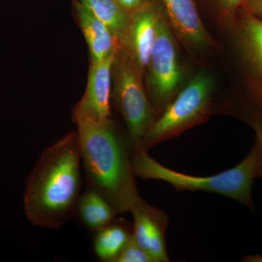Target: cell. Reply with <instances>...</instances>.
Here are the masks:
<instances>
[{
    "label": "cell",
    "mask_w": 262,
    "mask_h": 262,
    "mask_svg": "<svg viewBox=\"0 0 262 262\" xmlns=\"http://www.w3.org/2000/svg\"><path fill=\"white\" fill-rule=\"evenodd\" d=\"M82 167L77 131L43 150L24 193V211L32 225L59 229L75 216L82 193Z\"/></svg>",
    "instance_id": "cell-1"
},
{
    "label": "cell",
    "mask_w": 262,
    "mask_h": 262,
    "mask_svg": "<svg viewBox=\"0 0 262 262\" xmlns=\"http://www.w3.org/2000/svg\"><path fill=\"white\" fill-rule=\"evenodd\" d=\"M87 186L94 188L118 213L130 212L140 199L131 157L113 120L73 117Z\"/></svg>",
    "instance_id": "cell-2"
},
{
    "label": "cell",
    "mask_w": 262,
    "mask_h": 262,
    "mask_svg": "<svg viewBox=\"0 0 262 262\" xmlns=\"http://www.w3.org/2000/svg\"><path fill=\"white\" fill-rule=\"evenodd\" d=\"M132 168L136 177L161 180L178 190L204 191L227 196L253 209L252 186L261 177L262 160L257 142L247 156L234 168L211 177L179 173L151 158L144 148L133 149Z\"/></svg>",
    "instance_id": "cell-3"
},
{
    "label": "cell",
    "mask_w": 262,
    "mask_h": 262,
    "mask_svg": "<svg viewBox=\"0 0 262 262\" xmlns=\"http://www.w3.org/2000/svg\"><path fill=\"white\" fill-rule=\"evenodd\" d=\"M115 98L126 122L133 149L143 148L152 125L153 110L141 81V74L126 53L120 48L113 65Z\"/></svg>",
    "instance_id": "cell-4"
},
{
    "label": "cell",
    "mask_w": 262,
    "mask_h": 262,
    "mask_svg": "<svg viewBox=\"0 0 262 262\" xmlns=\"http://www.w3.org/2000/svg\"><path fill=\"white\" fill-rule=\"evenodd\" d=\"M211 89L209 75L204 73L196 75L161 117L153 122L144 138L143 148L147 150L198 121L206 113Z\"/></svg>",
    "instance_id": "cell-5"
},
{
    "label": "cell",
    "mask_w": 262,
    "mask_h": 262,
    "mask_svg": "<svg viewBox=\"0 0 262 262\" xmlns=\"http://www.w3.org/2000/svg\"><path fill=\"white\" fill-rule=\"evenodd\" d=\"M147 68L155 101L163 104L172 97L182 79L173 35L163 15L158 21Z\"/></svg>",
    "instance_id": "cell-6"
},
{
    "label": "cell",
    "mask_w": 262,
    "mask_h": 262,
    "mask_svg": "<svg viewBox=\"0 0 262 262\" xmlns=\"http://www.w3.org/2000/svg\"><path fill=\"white\" fill-rule=\"evenodd\" d=\"M162 12L158 3L147 0L130 13L126 30L120 41V48L130 57L141 74L149 64Z\"/></svg>",
    "instance_id": "cell-7"
},
{
    "label": "cell",
    "mask_w": 262,
    "mask_h": 262,
    "mask_svg": "<svg viewBox=\"0 0 262 262\" xmlns=\"http://www.w3.org/2000/svg\"><path fill=\"white\" fill-rule=\"evenodd\" d=\"M117 53L98 63H91L85 91L74 108L73 117H88L98 122L112 120V77Z\"/></svg>",
    "instance_id": "cell-8"
},
{
    "label": "cell",
    "mask_w": 262,
    "mask_h": 262,
    "mask_svg": "<svg viewBox=\"0 0 262 262\" xmlns=\"http://www.w3.org/2000/svg\"><path fill=\"white\" fill-rule=\"evenodd\" d=\"M134 223L133 235L155 262L168 261L164 239L163 214L141 198L131 210Z\"/></svg>",
    "instance_id": "cell-9"
},
{
    "label": "cell",
    "mask_w": 262,
    "mask_h": 262,
    "mask_svg": "<svg viewBox=\"0 0 262 262\" xmlns=\"http://www.w3.org/2000/svg\"><path fill=\"white\" fill-rule=\"evenodd\" d=\"M74 9L89 46L91 63H98L117 53L120 42L113 31L80 3L74 1Z\"/></svg>",
    "instance_id": "cell-10"
},
{
    "label": "cell",
    "mask_w": 262,
    "mask_h": 262,
    "mask_svg": "<svg viewBox=\"0 0 262 262\" xmlns=\"http://www.w3.org/2000/svg\"><path fill=\"white\" fill-rule=\"evenodd\" d=\"M170 21L180 35L193 46H203L206 32L194 0H161Z\"/></svg>",
    "instance_id": "cell-11"
},
{
    "label": "cell",
    "mask_w": 262,
    "mask_h": 262,
    "mask_svg": "<svg viewBox=\"0 0 262 262\" xmlns=\"http://www.w3.org/2000/svg\"><path fill=\"white\" fill-rule=\"evenodd\" d=\"M239 22L245 58L253 73L256 91L262 102V20L242 10Z\"/></svg>",
    "instance_id": "cell-12"
},
{
    "label": "cell",
    "mask_w": 262,
    "mask_h": 262,
    "mask_svg": "<svg viewBox=\"0 0 262 262\" xmlns=\"http://www.w3.org/2000/svg\"><path fill=\"white\" fill-rule=\"evenodd\" d=\"M113 205L94 188L87 186L77 202L76 214L87 228L96 232L116 220Z\"/></svg>",
    "instance_id": "cell-13"
},
{
    "label": "cell",
    "mask_w": 262,
    "mask_h": 262,
    "mask_svg": "<svg viewBox=\"0 0 262 262\" xmlns=\"http://www.w3.org/2000/svg\"><path fill=\"white\" fill-rule=\"evenodd\" d=\"M94 251L98 259L116 262L133 235V231L116 220L95 232Z\"/></svg>",
    "instance_id": "cell-14"
},
{
    "label": "cell",
    "mask_w": 262,
    "mask_h": 262,
    "mask_svg": "<svg viewBox=\"0 0 262 262\" xmlns=\"http://www.w3.org/2000/svg\"><path fill=\"white\" fill-rule=\"evenodd\" d=\"M85 7L96 18L106 24L121 41L130 13L117 0H74Z\"/></svg>",
    "instance_id": "cell-15"
},
{
    "label": "cell",
    "mask_w": 262,
    "mask_h": 262,
    "mask_svg": "<svg viewBox=\"0 0 262 262\" xmlns=\"http://www.w3.org/2000/svg\"><path fill=\"white\" fill-rule=\"evenodd\" d=\"M116 262H155L144 248L136 242L134 235L129 239Z\"/></svg>",
    "instance_id": "cell-16"
},
{
    "label": "cell",
    "mask_w": 262,
    "mask_h": 262,
    "mask_svg": "<svg viewBox=\"0 0 262 262\" xmlns=\"http://www.w3.org/2000/svg\"><path fill=\"white\" fill-rule=\"evenodd\" d=\"M243 10L262 20V0H248Z\"/></svg>",
    "instance_id": "cell-17"
},
{
    "label": "cell",
    "mask_w": 262,
    "mask_h": 262,
    "mask_svg": "<svg viewBox=\"0 0 262 262\" xmlns=\"http://www.w3.org/2000/svg\"><path fill=\"white\" fill-rule=\"evenodd\" d=\"M248 0H218L221 6L227 12L244 9Z\"/></svg>",
    "instance_id": "cell-18"
},
{
    "label": "cell",
    "mask_w": 262,
    "mask_h": 262,
    "mask_svg": "<svg viewBox=\"0 0 262 262\" xmlns=\"http://www.w3.org/2000/svg\"><path fill=\"white\" fill-rule=\"evenodd\" d=\"M251 125H252L255 134H256V141L257 142L258 146H259L262 160V120L258 118V117L257 118L253 119L252 122H251Z\"/></svg>",
    "instance_id": "cell-19"
},
{
    "label": "cell",
    "mask_w": 262,
    "mask_h": 262,
    "mask_svg": "<svg viewBox=\"0 0 262 262\" xmlns=\"http://www.w3.org/2000/svg\"><path fill=\"white\" fill-rule=\"evenodd\" d=\"M117 1L128 13H131L133 11L139 8L141 5L144 4L147 0H117Z\"/></svg>",
    "instance_id": "cell-20"
},
{
    "label": "cell",
    "mask_w": 262,
    "mask_h": 262,
    "mask_svg": "<svg viewBox=\"0 0 262 262\" xmlns=\"http://www.w3.org/2000/svg\"><path fill=\"white\" fill-rule=\"evenodd\" d=\"M243 261L246 262H262V256L260 255H251V256H246Z\"/></svg>",
    "instance_id": "cell-21"
}]
</instances>
